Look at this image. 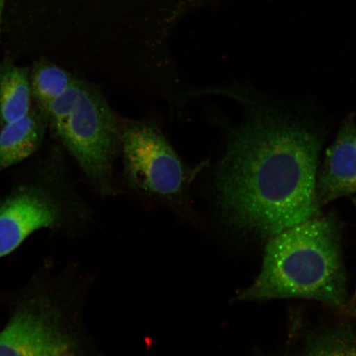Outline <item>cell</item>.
<instances>
[{
  "mask_svg": "<svg viewBox=\"0 0 356 356\" xmlns=\"http://www.w3.org/2000/svg\"><path fill=\"white\" fill-rule=\"evenodd\" d=\"M322 139L304 122L264 109L229 130L211 177L225 224L271 238L319 216Z\"/></svg>",
  "mask_w": 356,
  "mask_h": 356,
  "instance_id": "obj_1",
  "label": "cell"
},
{
  "mask_svg": "<svg viewBox=\"0 0 356 356\" xmlns=\"http://www.w3.org/2000/svg\"><path fill=\"white\" fill-rule=\"evenodd\" d=\"M340 238L335 220L319 216L273 236L260 274L238 300L302 298L343 305L346 280Z\"/></svg>",
  "mask_w": 356,
  "mask_h": 356,
  "instance_id": "obj_2",
  "label": "cell"
},
{
  "mask_svg": "<svg viewBox=\"0 0 356 356\" xmlns=\"http://www.w3.org/2000/svg\"><path fill=\"white\" fill-rule=\"evenodd\" d=\"M42 108V106H41ZM49 127L102 198L115 197V163L121 154V120L104 88L74 72L68 86L42 108Z\"/></svg>",
  "mask_w": 356,
  "mask_h": 356,
  "instance_id": "obj_3",
  "label": "cell"
},
{
  "mask_svg": "<svg viewBox=\"0 0 356 356\" xmlns=\"http://www.w3.org/2000/svg\"><path fill=\"white\" fill-rule=\"evenodd\" d=\"M123 184L129 191L184 219L194 215L191 188L209 164L191 165L152 120H121Z\"/></svg>",
  "mask_w": 356,
  "mask_h": 356,
  "instance_id": "obj_4",
  "label": "cell"
},
{
  "mask_svg": "<svg viewBox=\"0 0 356 356\" xmlns=\"http://www.w3.org/2000/svg\"><path fill=\"white\" fill-rule=\"evenodd\" d=\"M41 172L16 186L0 203V258L35 231L76 229L93 211L74 185L60 151H52Z\"/></svg>",
  "mask_w": 356,
  "mask_h": 356,
  "instance_id": "obj_5",
  "label": "cell"
},
{
  "mask_svg": "<svg viewBox=\"0 0 356 356\" xmlns=\"http://www.w3.org/2000/svg\"><path fill=\"white\" fill-rule=\"evenodd\" d=\"M73 310L50 289L26 296L0 332V356H88Z\"/></svg>",
  "mask_w": 356,
  "mask_h": 356,
  "instance_id": "obj_6",
  "label": "cell"
},
{
  "mask_svg": "<svg viewBox=\"0 0 356 356\" xmlns=\"http://www.w3.org/2000/svg\"><path fill=\"white\" fill-rule=\"evenodd\" d=\"M356 128L353 115L345 120L334 143L327 150L317 181L320 206L356 193Z\"/></svg>",
  "mask_w": 356,
  "mask_h": 356,
  "instance_id": "obj_7",
  "label": "cell"
},
{
  "mask_svg": "<svg viewBox=\"0 0 356 356\" xmlns=\"http://www.w3.org/2000/svg\"><path fill=\"white\" fill-rule=\"evenodd\" d=\"M48 127L47 113L37 104L24 118L1 127L0 173L38 152Z\"/></svg>",
  "mask_w": 356,
  "mask_h": 356,
  "instance_id": "obj_8",
  "label": "cell"
},
{
  "mask_svg": "<svg viewBox=\"0 0 356 356\" xmlns=\"http://www.w3.org/2000/svg\"><path fill=\"white\" fill-rule=\"evenodd\" d=\"M32 99L29 68L8 60L0 63V126L24 118Z\"/></svg>",
  "mask_w": 356,
  "mask_h": 356,
  "instance_id": "obj_9",
  "label": "cell"
},
{
  "mask_svg": "<svg viewBox=\"0 0 356 356\" xmlns=\"http://www.w3.org/2000/svg\"><path fill=\"white\" fill-rule=\"evenodd\" d=\"M72 71L47 60H39L30 71L33 99L39 106H46L68 86Z\"/></svg>",
  "mask_w": 356,
  "mask_h": 356,
  "instance_id": "obj_10",
  "label": "cell"
},
{
  "mask_svg": "<svg viewBox=\"0 0 356 356\" xmlns=\"http://www.w3.org/2000/svg\"><path fill=\"white\" fill-rule=\"evenodd\" d=\"M302 356H356V332L341 325L318 333L310 338Z\"/></svg>",
  "mask_w": 356,
  "mask_h": 356,
  "instance_id": "obj_11",
  "label": "cell"
},
{
  "mask_svg": "<svg viewBox=\"0 0 356 356\" xmlns=\"http://www.w3.org/2000/svg\"><path fill=\"white\" fill-rule=\"evenodd\" d=\"M195 8L202 7L207 6L208 3H212L217 1V0H188Z\"/></svg>",
  "mask_w": 356,
  "mask_h": 356,
  "instance_id": "obj_12",
  "label": "cell"
},
{
  "mask_svg": "<svg viewBox=\"0 0 356 356\" xmlns=\"http://www.w3.org/2000/svg\"><path fill=\"white\" fill-rule=\"evenodd\" d=\"M6 0H0V30H1V21L4 6H6Z\"/></svg>",
  "mask_w": 356,
  "mask_h": 356,
  "instance_id": "obj_13",
  "label": "cell"
},
{
  "mask_svg": "<svg viewBox=\"0 0 356 356\" xmlns=\"http://www.w3.org/2000/svg\"><path fill=\"white\" fill-rule=\"evenodd\" d=\"M355 146H356V131H355Z\"/></svg>",
  "mask_w": 356,
  "mask_h": 356,
  "instance_id": "obj_14",
  "label": "cell"
},
{
  "mask_svg": "<svg viewBox=\"0 0 356 356\" xmlns=\"http://www.w3.org/2000/svg\"><path fill=\"white\" fill-rule=\"evenodd\" d=\"M355 206L356 207V198L354 200Z\"/></svg>",
  "mask_w": 356,
  "mask_h": 356,
  "instance_id": "obj_15",
  "label": "cell"
}]
</instances>
